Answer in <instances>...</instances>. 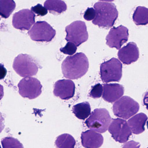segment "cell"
<instances>
[{"label": "cell", "mask_w": 148, "mask_h": 148, "mask_svg": "<svg viewBox=\"0 0 148 148\" xmlns=\"http://www.w3.org/2000/svg\"><path fill=\"white\" fill-rule=\"evenodd\" d=\"M89 64L86 56L82 53H77L67 57L62 64L63 76L70 79L81 78L88 70Z\"/></svg>", "instance_id": "obj_1"}, {"label": "cell", "mask_w": 148, "mask_h": 148, "mask_svg": "<svg viewBox=\"0 0 148 148\" xmlns=\"http://www.w3.org/2000/svg\"><path fill=\"white\" fill-rule=\"evenodd\" d=\"M94 8L96 16L93 24L107 29L114 26L118 17V11L114 3L98 2L94 5Z\"/></svg>", "instance_id": "obj_2"}, {"label": "cell", "mask_w": 148, "mask_h": 148, "mask_svg": "<svg viewBox=\"0 0 148 148\" xmlns=\"http://www.w3.org/2000/svg\"><path fill=\"white\" fill-rule=\"evenodd\" d=\"M111 121L110 114L106 109H96L86 120L85 124L91 130L103 133L108 129Z\"/></svg>", "instance_id": "obj_3"}, {"label": "cell", "mask_w": 148, "mask_h": 148, "mask_svg": "<svg viewBox=\"0 0 148 148\" xmlns=\"http://www.w3.org/2000/svg\"><path fill=\"white\" fill-rule=\"evenodd\" d=\"M13 67L17 73L27 77L36 75L38 72L37 63L30 56L21 54L15 58Z\"/></svg>", "instance_id": "obj_4"}, {"label": "cell", "mask_w": 148, "mask_h": 148, "mask_svg": "<svg viewBox=\"0 0 148 148\" xmlns=\"http://www.w3.org/2000/svg\"><path fill=\"white\" fill-rule=\"evenodd\" d=\"M122 64L116 58L104 62L100 68L102 80L106 83L119 82L122 76Z\"/></svg>", "instance_id": "obj_5"}, {"label": "cell", "mask_w": 148, "mask_h": 148, "mask_svg": "<svg viewBox=\"0 0 148 148\" xmlns=\"http://www.w3.org/2000/svg\"><path fill=\"white\" fill-rule=\"evenodd\" d=\"M113 108L116 116L127 120L139 111L140 105L129 97L123 96L115 103Z\"/></svg>", "instance_id": "obj_6"}, {"label": "cell", "mask_w": 148, "mask_h": 148, "mask_svg": "<svg viewBox=\"0 0 148 148\" xmlns=\"http://www.w3.org/2000/svg\"><path fill=\"white\" fill-rule=\"evenodd\" d=\"M65 31L67 33L65 40L71 42L77 47L87 41L88 39L86 23L82 21H76L66 27Z\"/></svg>", "instance_id": "obj_7"}, {"label": "cell", "mask_w": 148, "mask_h": 148, "mask_svg": "<svg viewBox=\"0 0 148 148\" xmlns=\"http://www.w3.org/2000/svg\"><path fill=\"white\" fill-rule=\"evenodd\" d=\"M31 40L37 42L51 41L56 35V31L47 22L37 21L28 32Z\"/></svg>", "instance_id": "obj_8"}, {"label": "cell", "mask_w": 148, "mask_h": 148, "mask_svg": "<svg viewBox=\"0 0 148 148\" xmlns=\"http://www.w3.org/2000/svg\"><path fill=\"white\" fill-rule=\"evenodd\" d=\"M18 87L20 95L29 99L36 98L42 92V86L40 81L34 77L23 78L18 84Z\"/></svg>", "instance_id": "obj_9"}, {"label": "cell", "mask_w": 148, "mask_h": 148, "mask_svg": "<svg viewBox=\"0 0 148 148\" xmlns=\"http://www.w3.org/2000/svg\"><path fill=\"white\" fill-rule=\"evenodd\" d=\"M109 131L116 141L124 143L128 140L132 131L125 120L117 118L113 119L109 127Z\"/></svg>", "instance_id": "obj_10"}, {"label": "cell", "mask_w": 148, "mask_h": 148, "mask_svg": "<svg viewBox=\"0 0 148 148\" xmlns=\"http://www.w3.org/2000/svg\"><path fill=\"white\" fill-rule=\"evenodd\" d=\"M129 30L126 27L120 25L112 28L106 37V44L109 47L119 49L128 40Z\"/></svg>", "instance_id": "obj_11"}, {"label": "cell", "mask_w": 148, "mask_h": 148, "mask_svg": "<svg viewBox=\"0 0 148 148\" xmlns=\"http://www.w3.org/2000/svg\"><path fill=\"white\" fill-rule=\"evenodd\" d=\"M35 15L29 9H23L15 13L12 19V24L15 28L28 30L34 24Z\"/></svg>", "instance_id": "obj_12"}, {"label": "cell", "mask_w": 148, "mask_h": 148, "mask_svg": "<svg viewBox=\"0 0 148 148\" xmlns=\"http://www.w3.org/2000/svg\"><path fill=\"white\" fill-rule=\"evenodd\" d=\"M75 91V85L71 80H58L54 85V95L62 100H67L73 97L74 95Z\"/></svg>", "instance_id": "obj_13"}, {"label": "cell", "mask_w": 148, "mask_h": 148, "mask_svg": "<svg viewBox=\"0 0 148 148\" xmlns=\"http://www.w3.org/2000/svg\"><path fill=\"white\" fill-rule=\"evenodd\" d=\"M139 50L135 42H130L121 49L118 53V58L126 65L135 62L139 58Z\"/></svg>", "instance_id": "obj_14"}, {"label": "cell", "mask_w": 148, "mask_h": 148, "mask_svg": "<svg viewBox=\"0 0 148 148\" xmlns=\"http://www.w3.org/2000/svg\"><path fill=\"white\" fill-rule=\"evenodd\" d=\"M81 139L82 146L86 148H99L103 143L102 136L93 130L82 132Z\"/></svg>", "instance_id": "obj_15"}, {"label": "cell", "mask_w": 148, "mask_h": 148, "mask_svg": "<svg viewBox=\"0 0 148 148\" xmlns=\"http://www.w3.org/2000/svg\"><path fill=\"white\" fill-rule=\"evenodd\" d=\"M124 88L118 84H103V98L108 102L112 103L119 100L124 94Z\"/></svg>", "instance_id": "obj_16"}, {"label": "cell", "mask_w": 148, "mask_h": 148, "mask_svg": "<svg viewBox=\"0 0 148 148\" xmlns=\"http://www.w3.org/2000/svg\"><path fill=\"white\" fill-rule=\"evenodd\" d=\"M148 117L145 114L140 113L129 119L128 122L131 131L135 134H139L145 130V124Z\"/></svg>", "instance_id": "obj_17"}, {"label": "cell", "mask_w": 148, "mask_h": 148, "mask_svg": "<svg viewBox=\"0 0 148 148\" xmlns=\"http://www.w3.org/2000/svg\"><path fill=\"white\" fill-rule=\"evenodd\" d=\"M72 111L77 118L84 120L91 114L90 104L87 102L78 103L73 107Z\"/></svg>", "instance_id": "obj_18"}, {"label": "cell", "mask_w": 148, "mask_h": 148, "mask_svg": "<svg viewBox=\"0 0 148 148\" xmlns=\"http://www.w3.org/2000/svg\"><path fill=\"white\" fill-rule=\"evenodd\" d=\"M134 22L137 26L148 24V8L138 6L136 9L133 16Z\"/></svg>", "instance_id": "obj_19"}, {"label": "cell", "mask_w": 148, "mask_h": 148, "mask_svg": "<svg viewBox=\"0 0 148 148\" xmlns=\"http://www.w3.org/2000/svg\"><path fill=\"white\" fill-rule=\"evenodd\" d=\"M76 144L74 138L71 135L67 134L57 136L55 142L56 148H75Z\"/></svg>", "instance_id": "obj_20"}, {"label": "cell", "mask_w": 148, "mask_h": 148, "mask_svg": "<svg viewBox=\"0 0 148 148\" xmlns=\"http://www.w3.org/2000/svg\"><path fill=\"white\" fill-rule=\"evenodd\" d=\"M44 6L50 12L58 14H61L67 9L66 3L62 0H47L44 2Z\"/></svg>", "instance_id": "obj_21"}, {"label": "cell", "mask_w": 148, "mask_h": 148, "mask_svg": "<svg viewBox=\"0 0 148 148\" xmlns=\"http://www.w3.org/2000/svg\"><path fill=\"white\" fill-rule=\"evenodd\" d=\"M15 8L14 0H0V14L3 18H8Z\"/></svg>", "instance_id": "obj_22"}, {"label": "cell", "mask_w": 148, "mask_h": 148, "mask_svg": "<svg viewBox=\"0 0 148 148\" xmlns=\"http://www.w3.org/2000/svg\"><path fill=\"white\" fill-rule=\"evenodd\" d=\"M2 148H24L22 144L17 139L7 137L1 140Z\"/></svg>", "instance_id": "obj_23"}, {"label": "cell", "mask_w": 148, "mask_h": 148, "mask_svg": "<svg viewBox=\"0 0 148 148\" xmlns=\"http://www.w3.org/2000/svg\"><path fill=\"white\" fill-rule=\"evenodd\" d=\"M77 47L76 45L73 42H68L64 47L60 49V51L65 54L72 56L75 53L77 50Z\"/></svg>", "instance_id": "obj_24"}, {"label": "cell", "mask_w": 148, "mask_h": 148, "mask_svg": "<svg viewBox=\"0 0 148 148\" xmlns=\"http://www.w3.org/2000/svg\"><path fill=\"white\" fill-rule=\"evenodd\" d=\"M103 88L101 84H96L92 87V89L89 93V96L94 98H100L101 97L103 92Z\"/></svg>", "instance_id": "obj_25"}, {"label": "cell", "mask_w": 148, "mask_h": 148, "mask_svg": "<svg viewBox=\"0 0 148 148\" xmlns=\"http://www.w3.org/2000/svg\"><path fill=\"white\" fill-rule=\"evenodd\" d=\"M32 12L36 14L37 16H43L47 14V9L41 4H38L31 8Z\"/></svg>", "instance_id": "obj_26"}, {"label": "cell", "mask_w": 148, "mask_h": 148, "mask_svg": "<svg viewBox=\"0 0 148 148\" xmlns=\"http://www.w3.org/2000/svg\"><path fill=\"white\" fill-rule=\"evenodd\" d=\"M96 16L95 10L93 8H88L84 13L83 17L87 21L94 20Z\"/></svg>", "instance_id": "obj_27"}, {"label": "cell", "mask_w": 148, "mask_h": 148, "mask_svg": "<svg viewBox=\"0 0 148 148\" xmlns=\"http://www.w3.org/2000/svg\"><path fill=\"white\" fill-rule=\"evenodd\" d=\"M140 145L138 142L131 141L125 143L122 148H140Z\"/></svg>", "instance_id": "obj_28"}, {"label": "cell", "mask_w": 148, "mask_h": 148, "mask_svg": "<svg viewBox=\"0 0 148 148\" xmlns=\"http://www.w3.org/2000/svg\"><path fill=\"white\" fill-rule=\"evenodd\" d=\"M143 104L146 106L147 109L148 110V92H146L143 98Z\"/></svg>", "instance_id": "obj_29"}, {"label": "cell", "mask_w": 148, "mask_h": 148, "mask_svg": "<svg viewBox=\"0 0 148 148\" xmlns=\"http://www.w3.org/2000/svg\"><path fill=\"white\" fill-rule=\"evenodd\" d=\"M99 1H102L106 2H113L115 0H99Z\"/></svg>", "instance_id": "obj_30"}, {"label": "cell", "mask_w": 148, "mask_h": 148, "mask_svg": "<svg viewBox=\"0 0 148 148\" xmlns=\"http://www.w3.org/2000/svg\"><path fill=\"white\" fill-rule=\"evenodd\" d=\"M147 128L148 129V121H147Z\"/></svg>", "instance_id": "obj_31"}, {"label": "cell", "mask_w": 148, "mask_h": 148, "mask_svg": "<svg viewBox=\"0 0 148 148\" xmlns=\"http://www.w3.org/2000/svg\"></svg>", "instance_id": "obj_32"}]
</instances>
